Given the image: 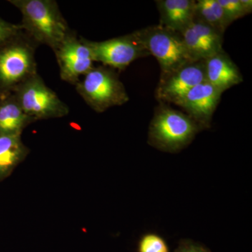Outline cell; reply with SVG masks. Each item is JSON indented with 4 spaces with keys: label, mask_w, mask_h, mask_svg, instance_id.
Instances as JSON below:
<instances>
[{
    "label": "cell",
    "mask_w": 252,
    "mask_h": 252,
    "mask_svg": "<svg viewBox=\"0 0 252 252\" xmlns=\"http://www.w3.org/2000/svg\"><path fill=\"white\" fill-rule=\"evenodd\" d=\"M201 130L202 127L187 114L160 103L149 125L148 144L162 152L178 153Z\"/></svg>",
    "instance_id": "cell-1"
},
{
    "label": "cell",
    "mask_w": 252,
    "mask_h": 252,
    "mask_svg": "<svg viewBox=\"0 0 252 252\" xmlns=\"http://www.w3.org/2000/svg\"><path fill=\"white\" fill-rule=\"evenodd\" d=\"M21 11L23 29L41 44L56 50L69 34L67 23L52 0H16L11 1Z\"/></svg>",
    "instance_id": "cell-2"
},
{
    "label": "cell",
    "mask_w": 252,
    "mask_h": 252,
    "mask_svg": "<svg viewBox=\"0 0 252 252\" xmlns=\"http://www.w3.org/2000/svg\"><path fill=\"white\" fill-rule=\"evenodd\" d=\"M77 89L86 103L97 112L121 106L129 97L117 74L108 68H93L77 83Z\"/></svg>",
    "instance_id": "cell-3"
},
{
    "label": "cell",
    "mask_w": 252,
    "mask_h": 252,
    "mask_svg": "<svg viewBox=\"0 0 252 252\" xmlns=\"http://www.w3.org/2000/svg\"><path fill=\"white\" fill-rule=\"evenodd\" d=\"M149 55L160 64L161 74L175 70L190 59L180 33L161 25L149 26L135 31Z\"/></svg>",
    "instance_id": "cell-4"
},
{
    "label": "cell",
    "mask_w": 252,
    "mask_h": 252,
    "mask_svg": "<svg viewBox=\"0 0 252 252\" xmlns=\"http://www.w3.org/2000/svg\"><path fill=\"white\" fill-rule=\"evenodd\" d=\"M16 99L25 114L34 121L63 117L69 113L67 106L36 74L21 84Z\"/></svg>",
    "instance_id": "cell-5"
},
{
    "label": "cell",
    "mask_w": 252,
    "mask_h": 252,
    "mask_svg": "<svg viewBox=\"0 0 252 252\" xmlns=\"http://www.w3.org/2000/svg\"><path fill=\"white\" fill-rule=\"evenodd\" d=\"M82 41L90 49L94 61L119 69H125L135 60L149 56L135 32L106 41L83 39Z\"/></svg>",
    "instance_id": "cell-6"
},
{
    "label": "cell",
    "mask_w": 252,
    "mask_h": 252,
    "mask_svg": "<svg viewBox=\"0 0 252 252\" xmlns=\"http://www.w3.org/2000/svg\"><path fill=\"white\" fill-rule=\"evenodd\" d=\"M205 79V60L190 61L170 73L160 74L156 97L160 103L175 104Z\"/></svg>",
    "instance_id": "cell-7"
},
{
    "label": "cell",
    "mask_w": 252,
    "mask_h": 252,
    "mask_svg": "<svg viewBox=\"0 0 252 252\" xmlns=\"http://www.w3.org/2000/svg\"><path fill=\"white\" fill-rule=\"evenodd\" d=\"M63 80L70 83L79 81V77L85 75L94 68V59L90 49L74 36L68 34L55 50Z\"/></svg>",
    "instance_id": "cell-8"
},
{
    "label": "cell",
    "mask_w": 252,
    "mask_h": 252,
    "mask_svg": "<svg viewBox=\"0 0 252 252\" xmlns=\"http://www.w3.org/2000/svg\"><path fill=\"white\" fill-rule=\"evenodd\" d=\"M222 94L205 81L190 89L175 104L185 109L187 115L204 130L211 126L212 117Z\"/></svg>",
    "instance_id": "cell-9"
},
{
    "label": "cell",
    "mask_w": 252,
    "mask_h": 252,
    "mask_svg": "<svg viewBox=\"0 0 252 252\" xmlns=\"http://www.w3.org/2000/svg\"><path fill=\"white\" fill-rule=\"evenodd\" d=\"M186 49L193 61H203L223 50V34L194 19L180 32Z\"/></svg>",
    "instance_id": "cell-10"
},
{
    "label": "cell",
    "mask_w": 252,
    "mask_h": 252,
    "mask_svg": "<svg viewBox=\"0 0 252 252\" xmlns=\"http://www.w3.org/2000/svg\"><path fill=\"white\" fill-rule=\"evenodd\" d=\"M32 50L28 44L10 46L0 53V81L6 85L21 84L35 74Z\"/></svg>",
    "instance_id": "cell-11"
},
{
    "label": "cell",
    "mask_w": 252,
    "mask_h": 252,
    "mask_svg": "<svg viewBox=\"0 0 252 252\" xmlns=\"http://www.w3.org/2000/svg\"><path fill=\"white\" fill-rule=\"evenodd\" d=\"M205 68L206 81L221 93L243 81L238 66L223 49L205 60Z\"/></svg>",
    "instance_id": "cell-12"
},
{
    "label": "cell",
    "mask_w": 252,
    "mask_h": 252,
    "mask_svg": "<svg viewBox=\"0 0 252 252\" xmlns=\"http://www.w3.org/2000/svg\"><path fill=\"white\" fill-rule=\"evenodd\" d=\"M160 14L159 24L180 32L193 21L195 14L194 0H158Z\"/></svg>",
    "instance_id": "cell-13"
},
{
    "label": "cell",
    "mask_w": 252,
    "mask_h": 252,
    "mask_svg": "<svg viewBox=\"0 0 252 252\" xmlns=\"http://www.w3.org/2000/svg\"><path fill=\"white\" fill-rule=\"evenodd\" d=\"M28 154L21 135L0 136V181L7 178Z\"/></svg>",
    "instance_id": "cell-14"
},
{
    "label": "cell",
    "mask_w": 252,
    "mask_h": 252,
    "mask_svg": "<svg viewBox=\"0 0 252 252\" xmlns=\"http://www.w3.org/2000/svg\"><path fill=\"white\" fill-rule=\"evenodd\" d=\"M34 122L25 114L17 99L0 104V136L21 135L23 130Z\"/></svg>",
    "instance_id": "cell-15"
},
{
    "label": "cell",
    "mask_w": 252,
    "mask_h": 252,
    "mask_svg": "<svg viewBox=\"0 0 252 252\" xmlns=\"http://www.w3.org/2000/svg\"><path fill=\"white\" fill-rule=\"evenodd\" d=\"M194 19L208 25L223 34L230 25L218 0L195 1Z\"/></svg>",
    "instance_id": "cell-16"
},
{
    "label": "cell",
    "mask_w": 252,
    "mask_h": 252,
    "mask_svg": "<svg viewBox=\"0 0 252 252\" xmlns=\"http://www.w3.org/2000/svg\"><path fill=\"white\" fill-rule=\"evenodd\" d=\"M218 2L230 24L239 18L252 13L251 0H218Z\"/></svg>",
    "instance_id": "cell-17"
},
{
    "label": "cell",
    "mask_w": 252,
    "mask_h": 252,
    "mask_svg": "<svg viewBox=\"0 0 252 252\" xmlns=\"http://www.w3.org/2000/svg\"><path fill=\"white\" fill-rule=\"evenodd\" d=\"M138 252H170V250L161 236L156 233H147L139 241Z\"/></svg>",
    "instance_id": "cell-18"
},
{
    "label": "cell",
    "mask_w": 252,
    "mask_h": 252,
    "mask_svg": "<svg viewBox=\"0 0 252 252\" xmlns=\"http://www.w3.org/2000/svg\"><path fill=\"white\" fill-rule=\"evenodd\" d=\"M174 252H212L206 247L191 240H182Z\"/></svg>",
    "instance_id": "cell-19"
},
{
    "label": "cell",
    "mask_w": 252,
    "mask_h": 252,
    "mask_svg": "<svg viewBox=\"0 0 252 252\" xmlns=\"http://www.w3.org/2000/svg\"><path fill=\"white\" fill-rule=\"evenodd\" d=\"M22 26H16L14 25L6 24L0 21V44L14 36L20 30L22 29Z\"/></svg>",
    "instance_id": "cell-20"
}]
</instances>
